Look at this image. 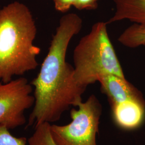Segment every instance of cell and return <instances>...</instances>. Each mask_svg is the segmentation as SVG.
<instances>
[{
    "label": "cell",
    "instance_id": "obj_9",
    "mask_svg": "<svg viewBox=\"0 0 145 145\" xmlns=\"http://www.w3.org/2000/svg\"><path fill=\"white\" fill-rule=\"evenodd\" d=\"M118 41L123 46L137 48L145 45V27L133 24L126 29L118 38Z\"/></svg>",
    "mask_w": 145,
    "mask_h": 145
},
{
    "label": "cell",
    "instance_id": "obj_3",
    "mask_svg": "<svg viewBox=\"0 0 145 145\" xmlns=\"http://www.w3.org/2000/svg\"><path fill=\"white\" fill-rule=\"evenodd\" d=\"M107 24L103 22L95 23L74 50V77L84 88L106 75L125 78L109 38Z\"/></svg>",
    "mask_w": 145,
    "mask_h": 145
},
{
    "label": "cell",
    "instance_id": "obj_8",
    "mask_svg": "<svg viewBox=\"0 0 145 145\" xmlns=\"http://www.w3.org/2000/svg\"><path fill=\"white\" fill-rule=\"evenodd\" d=\"M115 11L107 22L128 20L145 27V0H114Z\"/></svg>",
    "mask_w": 145,
    "mask_h": 145
},
{
    "label": "cell",
    "instance_id": "obj_12",
    "mask_svg": "<svg viewBox=\"0 0 145 145\" xmlns=\"http://www.w3.org/2000/svg\"><path fill=\"white\" fill-rule=\"evenodd\" d=\"M73 7L79 10H95L98 7L97 0H76Z\"/></svg>",
    "mask_w": 145,
    "mask_h": 145
},
{
    "label": "cell",
    "instance_id": "obj_6",
    "mask_svg": "<svg viewBox=\"0 0 145 145\" xmlns=\"http://www.w3.org/2000/svg\"><path fill=\"white\" fill-rule=\"evenodd\" d=\"M111 105L114 123L124 130H132L140 127L145 117V101L127 100Z\"/></svg>",
    "mask_w": 145,
    "mask_h": 145
},
{
    "label": "cell",
    "instance_id": "obj_13",
    "mask_svg": "<svg viewBox=\"0 0 145 145\" xmlns=\"http://www.w3.org/2000/svg\"><path fill=\"white\" fill-rule=\"evenodd\" d=\"M76 0H53L56 10L62 13L67 12Z\"/></svg>",
    "mask_w": 145,
    "mask_h": 145
},
{
    "label": "cell",
    "instance_id": "obj_10",
    "mask_svg": "<svg viewBox=\"0 0 145 145\" xmlns=\"http://www.w3.org/2000/svg\"><path fill=\"white\" fill-rule=\"evenodd\" d=\"M50 123H42L35 127V131L28 139L29 145H57L52 138Z\"/></svg>",
    "mask_w": 145,
    "mask_h": 145
},
{
    "label": "cell",
    "instance_id": "obj_14",
    "mask_svg": "<svg viewBox=\"0 0 145 145\" xmlns=\"http://www.w3.org/2000/svg\"><path fill=\"white\" fill-rule=\"evenodd\" d=\"M144 46H145V45H144Z\"/></svg>",
    "mask_w": 145,
    "mask_h": 145
},
{
    "label": "cell",
    "instance_id": "obj_7",
    "mask_svg": "<svg viewBox=\"0 0 145 145\" xmlns=\"http://www.w3.org/2000/svg\"><path fill=\"white\" fill-rule=\"evenodd\" d=\"M103 93L108 98L110 105L134 99L145 101L140 91L125 78L114 75H106L99 78Z\"/></svg>",
    "mask_w": 145,
    "mask_h": 145
},
{
    "label": "cell",
    "instance_id": "obj_1",
    "mask_svg": "<svg viewBox=\"0 0 145 145\" xmlns=\"http://www.w3.org/2000/svg\"><path fill=\"white\" fill-rule=\"evenodd\" d=\"M82 25L83 21L76 14H68L60 18L40 71L31 81L35 103L27 127L56 122L71 106L76 107L83 101L87 88L76 82L74 67L66 60L69 42Z\"/></svg>",
    "mask_w": 145,
    "mask_h": 145
},
{
    "label": "cell",
    "instance_id": "obj_4",
    "mask_svg": "<svg viewBox=\"0 0 145 145\" xmlns=\"http://www.w3.org/2000/svg\"><path fill=\"white\" fill-rule=\"evenodd\" d=\"M70 112L68 124H51L52 138L57 145H97L102 107L99 99L90 95Z\"/></svg>",
    "mask_w": 145,
    "mask_h": 145
},
{
    "label": "cell",
    "instance_id": "obj_2",
    "mask_svg": "<svg viewBox=\"0 0 145 145\" xmlns=\"http://www.w3.org/2000/svg\"><path fill=\"white\" fill-rule=\"evenodd\" d=\"M37 32L27 5L15 1L0 8V81L8 83L37 68L41 49L33 44Z\"/></svg>",
    "mask_w": 145,
    "mask_h": 145
},
{
    "label": "cell",
    "instance_id": "obj_11",
    "mask_svg": "<svg viewBox=\"0 0 145 145\" xmlns=\"http://www.w3.org/2000/svg\"><path fill=\"white\" fill-rule=\"evenodd\" d=\"M25 137H16L4 125H0V145H26Z\"/></svg>",
    "mask_w": 145,
    "mask_h": 145
},
{
    "label": "cell",
    "instance_id": "obj_5",
    "mask_svg": "<svg viewBox=\"0 0 145 145\" xmlns=\"http://www.w3.org/2000/svg\"><path fill=\"white\" fill-rule=\"evenodd\" d=\"M32 91V86L26 78L21 77L7 83L0 81V125L10 130L26 123L25 111L35 103Z\"/></svg>",
    "mask_w": 145,
    "mask_h": 145
}]
</instances>
